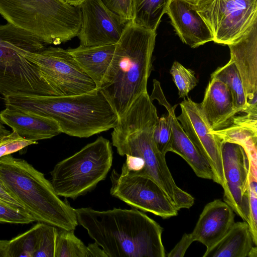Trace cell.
<instances>
[{"label": "cell", "instance_id": "9a60e30c", "mask_svg": "<svg viewBox=\"0 0 257 257\" xmlns=\"http://www.w3.org/2000/svg\"><path fill=\"white\" fill-rule=\"evenodd\" d=\"M182 42L192 48L213 41L208 26L196 6L187 0H170L166 12Z\"/></svg>", "mask_w": 257, "mask_h": 257}, {"label": "cell", "instance_id": "3957f363", "mask_svg": "<svg viewBox=\"0 0 257 257\" xmlns=\"http://www.w3.org/2000/svg\"><path fill=\"white\" fill-rule=\"evenodd\" d=\"M156 36V31L130 21L116 44L108 74L99 89L118 117L147 91Z\"/></svg>", "mask_w": 257, "mask_h": 257}, {"label": "cell", "instance_id": "8fae6325", "mask_svg": "<svg viewBox=\"0 0 257 257\" xmlns=\"http://www.w3.org/2000/svg\"><path fill=\"white\" fill-rule=\"evenodd\" d=\"M221 156L225 181L223 200L244 221L249 219V184L251 171L257 173L243 148L222 142Z\"/></svg>", "mask_w": 257, "mask_h": 257}, {"label": "cell", "instance_id": "5bb4252c", "mask_svg": "<svg viewBox=\"0 0 257 257\" xmlns=\"http://www.w3.org/2000/svg\"><path fill=\"white\" fill-rule=\"evenodd\" d=\"M246 98L245 114L257 115V21L239 38L228 45Z\"/></svg>", "mask_w": 257, "mask_h": 257}, {"label": "cell", "instance_id": "52a82bcc", "mask_svg": "<svg viewBox=\"0 0 257 257\" xmlns=\"http://www.w3.org/2000/svg\"><path fill=\"white\" fill-rule=\"evenodd\" d=\"M112 160L111 144L100 136L58 162L50 172L51 184L59 196L75 199L105 179Z\"/></svg>", "mask_w": 257, "mask_h": 257}, {"label": "cell", "instance_id": "cb8c5ba5", "mask_svg": "<svg viewBox=\"0 0 257 257\" xmlns=\"http://www.w3.org/2000/svg\"><path fill=\"white\" fill-rule=\"evenodd\" d=\"M210 77H215L223 82L229 88L233 104L237 113L245 112L247 102L242 82L234 63L230 60L225 65L217 68Z\"/></svg>", "mask_w": 257, "mask_h": 257}, {"label": "cell", "instance_id": "83f0119b", "mask_svg": "<svg viewBox=\"0 0 257 257\" xmlns=\"http://www.w3.org/2000/svg\"><path fill=\"white\" fill-rule=\"evenodd\" d=\"M58 229L54 226L41 222L34 257H55Z\"/></svg>", "mask_w": 257, "mask_h": 257}, {"label": "cell", "instance_id": "8992f818", "mask_svg": "<svg viewBox=\"0 0 257 257\" xmlns=\"http://www.w3.org/2000/svg\"><path fill=\"white\" fill-rule=\"evenodd\" d=\"M0 15L47 45H58L77 36L82 21L80 6L64 0H0Z\"/></svg>", "mask_w": 257, "mask_h": 257}, {"label": "cell", "instance_id": "74e56055", "mask_svg": "<svg viewBox=\"0 0 257 257\" xmlns=\"http://www.w3.org/2000/svg\"><path fill=\"white\" fill-rule=\"evenodd\" d=\"M9 240H0V257H8Z\"/></svg>", "mask_w": 257, "mask_h": 257}, {"label": "cell", "instance_id": "d6986e66", "mask_svg": "<svg viewBox=\"0 0 257 257\" xmlns=\"http://www.w3.org/2000/svg\"><path fill=\"white\" fill-rule=\"evenodd\" d=\"M177 106H172L169 102L164 105L168 111L172 130L170 152L185 160L198 177L213 180L214 175L210 165L189 139L177 119L175 113Z\"/></svg>", "mask_w": 257, "mask_h": 257}, {"label": "cell", "instance_id": "2e32d148", "mask_svg": "<svg viewBox=\"0 0 257 257\" xmlns=\"http://www.w3.org/2000/svg\"><path fill=\"white\" fill-rule=\"evenodd\" d=\"M234 216L233 210L224 201L216 199L208 203L191 232L194 240L209 249L228 232L234 223Z\"/></svg>", "mask_w": 257, "mask_h": 257}, {"label": "cell", "instance_id": "277c9868", "mask_svg": "<svg viewBox=\"0 0 257 257\" xmlns=\"http://www.w3.org/2000/svg\"><path fill=\"white\" fill-rule=\"evenodd\" d=\"M0 179L35 221L74 231L78 224L75 209L62 201L44 174L26 160L11 155L0 158Z\"/></svg>", "mask_w": 257, "mask_h": 257}, {"label": "cell", "instance_id": "b9f144b4", "mask_svg": "<svg viewBox=\"0 0 257 257\" xmlns=\"http://www.w3.org/2000/svg\"><path fill=\"white\" fill-rule=\"evenodd\" d=\"M257 256V248L255 245L253 246L250 250L248 257H256Z\"/></svg>", "mask_w": 257, "mask_h": 257}, {"label": "cell", "instance_id": "d6a6232c", "mask_svg": "<svg viewBox=\"0 0 257 257\" xmlns=\"http://www.w3.org/2000/svg\"><path fill=\"white\" fill-rule=\"evenodd\" d=\"M111 11L127 22L132 20V0H101Z\"/></svg>", "mask_w": 257, "mask_h": 257}, {"label": "cell", "instance_id": "1f68e13d", "mask_svg": "<svg viewBox=\"0 0 257 257\" xmlns=\"http://www.w3.org/2000/svg\"><path fill=\"white\" fill-rule=\"evenodd\" d=\"M257 177L249 176L248 224L253 243L257 244Z\"/></svg>", "mask_w": 257, "mask_h": 257}, {"label": "cell", "instance_id": "7402d4cb", "mask_svg": "<svg viewBox=\"0 0 257 257\" xmlns=\"http://www.w3.org/2000/svg\"><path fill=\"white\" fill-rule=\"evenodd\" d=\"M212 132L222 142L240 145L250 158L256 160L257 115L235 116L228 127Z\"/></svg>", "mask_w": 257, "mask_h": 257}, {"label": "cell", "instance_id": "60d3db41", "mask_svg": "<svg viewBox=\"0 0 257 257\" xmlns=\"http://www.w3.org/2000/svg\"><path fill=\"white\" fill-rule=\"evenodd\" d=\"M70 5L78 7L81 5V4L85 0H64Z\"/></svg>", "mask_w": 257, "mask_h": 257}, {"label": "cell", "instance_id": "ab89813d", "mask_svg": "<svg viewBox=\"0 0 257 257\" xmlns=\"http://www.w3.org/2000/svg\"><path fill=\"white\" fill-rule=\"evenodd\" d=\"M10 131L8 130L5 126L0 122V140L5 136L10 133Z\"/></svg>", "mask_w": 257, "mask_h": 257}, {"label": "cell", "instance_id": "7a4b0ae2", "mask_svg": "<svg viewBox=\"0 0 257 257\" xmlns=\"http://www.w3.org/2000/svg\"><path fill=\"white\" fill-rule=\"evenodd\" d=\"M6 107L55 120L62 133L88 138L113 128L118 116L101 91L70 96L11 95Z\"/></svg>", "mask_w": 257, "mask_h": 257}, {"label": "cell", "instance_id": "e0dca14e", "mask_svg": "<svg viewBox=\"0 0 257 257\" xmlns=\"http://www.w3.org/2000/svg\"><path fill=\"white\" fill-rule=\"evenodd\" d=\"M199 104L209 123L215 131L230 125L237 113L229 88L215 77H210L203 99Z\"/></svg>", "mask_w": 257, "mask_h": 257}, {"label": "cell", "instance_id": "4fadbf2b", "mask_svg": "<svg viewBox=\"0 0 257 257\" xmlns=\"http://www.w3.org/2000/svg\"><path fill=\"white\" fill-rule=\"evenodd\" d=\"M79 6L82 21L77 37L80 45L116 44L127 22L109 10L101 0H85Z\"/></svg>", "mask_w": 257, "mask_h": 257}, {"label": "cell", "instance_id": "d590c367", "mask_svg": "<svg viewBox=\"0 0 257 257\" xmlns=\"http://www.w3.org/2000/svg\"><path fill=\"white\" fill-rule=\"evenodd\" d=\"M126 160L123 163L126 169L131 171L140 172L144 167V161L139 157L128 155H125Z\"/></svg>", "mask_w": 257, "mask_h": 257}, {"label": "cell", "instance_id": "ffe728a7", "mask_svg": "<svg viewBox=\"0 0 257 257\" xmlns=\"http://www.w3.org/2000/svg\"><path fill=\"white\" fill-rule=\"evenodd\" d=\"M115 47L116 44L79 45L67 50L99 89L108 74Z\"/></svg>", "mask_w": 257, "mask_h": 257}, {"label": "cell", "instance_id": "f1b7e54d", "mask_svg": "<svg viewBox=\"0 0 257 257\" xmlns=\"http://www.w3.org/2000/svg\"><path fill=\"white\" fill-rule=\"evenodd\" d=\"M155 144L164 155L170 152L172 140V130L168 115L159 118L153 133Z\"/></svg>", "mask_w": 257, "mask_h": 257}, {"label": "cell", "instance_id": "8d00e7d4", "mask_svg": "<svg viewBox=\"0 0 257 257\" xmlns=\"http://www.w3.org/2000/svg\"><path fill=\"white\" fill-rule=\"evenodd\" d=\"M99 246L96 242L88 244V247L89 250L90 257H107L103 250L100 249Z\"/></svg>", "mask_w": 257, "mask_h": 257}, {"label": "cell", "instance_id": "9c48e42d", "mask_svg": "<svg viewBox=\"0 0 257 257\" xmlns=\"http://www.w3.org/2000/svg\"><path fill=\"white\" fill-rule=\"evenodd\" d=\"M111 195L128 205L164 219L178 215V210L160 186L149 176L128 170L113 169L110 177Z\"/></svg>", "mask_w": 257, "mask_h": 257}, {"label": "cell", "instance_id": "f35d334b", "mask_svg": "<svg viewBox=\"0 0 257 257\" xmlns=\"http://www.w3.org/2000/svg\"><path fill=\"white\" fill-rule=\"evenodd\" d=\"M189 1L190 3L194 4L196 6H202L205 4H207L212 0H187Z\"/></svg>", "mask_w": 257, "mask_h": 257}, {"label": "cell", "instance_id": "f546056e", "mask_svg": "<svg viewBox=\"0 0 257 257\" xmlns=\"http://www.w3.org/2000/svg\"><path fill=\"white\" fill-rule=\"evenodd\" d=\"M35 221L25 209L10 206L0 201V222L13 224H28Z\"/></svg>", "mask_w": 257, "mask_h": 257}, {"label": "cell", "instance_id": "7c38bea8", "mask_svg": "<svg viewBox=\"0 0 257 257\" xmlns=\"http://www.w3.org/2000/svg\"><path fill=\"white\" fill-rule=\"evenodd\" d=\"M180 105L181 113L177 119L189 139L210 165L214 175L213 181L223 188L225 181L221 156L222 141L212 132L213 130L199 103L187 97L184 98Z\"/></svg>", "mask_w": 257, "mask_h": 257}, {"label": "cell", "instance_id": "e575fe53", "mask_svg": "<svg viewBox=\"0 0 257 257\" xmlns=\"http://www.w3.org/2000/svg\"><path fill=\"white\" fill-rule=\"evenodd\" d=\"M0 201L13 207L24 209L22 205L11 195L1 179Z\"/></svg>", "mask_w": 257, "mask_h": 257}, {"label": "cell", "instance_id": "836d02e7", "mask_svg": "<svg viewBox=\"0 0 257 257\" xmlns=\"http://www.w3.org/2000/svg\"><path fill=\"white\" fill-rule=\"evenodd\" d=\"M194 241V239L191 233H185L183 235L181 240L167 254V256L183 257L189 246Z\"/></svg>", "mask_w": 257, "mask_h": 257}, {"label": "cell", "instance_id": "4dcf8cb0", "mask_svg": "<svg viewBox=\"0 0 257 257\" xmlns=\"http://www.w3.org/2000/svg\"><path fill=\"white\" fill-rule=\"evenodd\" d=\"M37 144V141L25 139L13 131L4 136L0 140V158L11 155L29 146Z\"/></svg>", "mask_w": 257, "mask_h": 257}, {"label": "cell", "instance_id": "603a6c76", "mask_svg": "<svg viewBox=\"0 0 257 257\" xmlns=\"http://www.w3.org/2000/svg\"><path fill=\"white\" fill-rule=\"evenodd\" d=\"M170 0H132L134 24L156 31Z\"/></svg>", "mask_w": 257, "mask_h": 257}, {"label": "cell", "instance_id": "44dd1931", "mask_svg": "<svg viewBox=\"0 0 257 257\" xmlns=\"http://www.w3.org/2000/svg\"><path fill=\"white\" fill-rule=\"evenodd\" d=\"M254 245L247 223L234 222L222 238L206 249L203 256L248 257Z\"/></svg>", "mask_w": 257, "mask_h": 257}, {"label": "cell", "instance_id": "484cf974", "mask_svg": "<svg viewBox=\"0 0 257 257\" xmlns=\"http://www.w3.org/2000/svg\"><path fill=\"white\" fill-rule=\"evenodd\" d=\"M41 222L9 240L8 257H34Z\"/></svg>", "mask_w": 257, "mask_h": 257}, {"label": "cell", "instance_id": "6da1fadb", "mask_svg": "<svg viewBox=\"0 0 257 257\" xmlns=\"http://www.w3.org/2000/svg\"><path fill=\"white\" fill-rule=\"evenodd\" d=\"M78 223L107 257H165L163 228L136 208L75 209Z\"/></svg>", "mask_w": 257, "mask_h": 257}, {"label": "cell", "instance_id": "ba28073f", "mask_svg": "<svg viewBox=\"0 0 257 257\" xmlns=\"http://www.w3.org/2000/svg\"><path fill=\"white\" fill-rule=\"evenodd\" d=\"M24 56L39 66L59 96L81 95L97 89L67 50L49 46L37 52L26 51Z\"/></svg>", "mask_w": 257, "mask_h": 257}, {"label": "cell", "instance_id": "ac0fdd59", "mask_svg": "<svg viewBox=\"0 0 257 257\" xmlns=\"http://www.w3.org/2000/svg\"><path fill=\"white\" fill-rule=\"evenodd\" d=\"M0 122L21 137L33 141L51 139L62 133L55 120L12 107H6L0 112Z\"/></svg>", "mask_w": 257, "mask_h": 257}, {"label": "cell", "instance_id": "5b68a950", "mask_svg": "<svg viewBox=\"0 0 257 257\" xmlns=\"http://www.w3.org/2000/svg\"><path fill=\"white\" fill-rule=\"evenodd\" d=\"M47 44L35 35L9 23L0 24V93L11 95L59 96L39 66L24 56Z\"/></svg>", "mask_w": 257, "mask_h": 257}, {"label": "cell", "instance_id": "d4e9b609", "mask_svg": "<svg viewBox=\"0 0 257 257\" xmlns=\"http://www.w3.org/2000/svg\"><path fill=\"white\" fill-rule=\"evenodd\" d=\"M55 257H90L88 246L74 233V230L58 228Z\"/></svg>", "mask_w": 257, "mask_h": 257}, {"label": "cell", "instance_id": "4316f807", "mask_svg": "<svg viewBox=\"0 0 257 257\" xmlns=\"http://www.w3.org/2000/svg\"><path fill=\"white\" fill-rule=\"evenodd\" d=\"M170 73L178 89L179 97L185 98L197 84L198 80L193 70L185 68L178 61L173 63Z\"/></svg>", "mask_w": 257, "mask_h": 257}, {"label": "cell", "instance_id": "30bf717a", "mask_svg": "<svg viewBox=\"0 0 257 257\" xmlns=\"http://www.w3.org/2000/svg\"><path fill=\"white\" fill-rule=\"evenodd\" d=\"M195 6L219 44L232 43L257 21V0H212Z\"/></svg>", "mask_w": 257, "mask_h": 257}]
</instances>
